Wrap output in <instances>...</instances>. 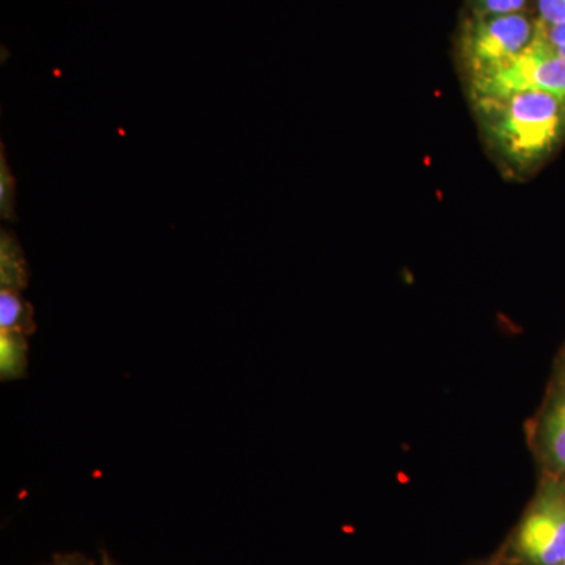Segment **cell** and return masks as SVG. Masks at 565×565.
<instances>
[{
	"instance_id": "obj_13",
	"label": "cell",
	"mask_w": 565,
	"mask_h": 565,
	"mask_svg": "<svg viewBox=\"0 0 565 565\" xmlns=\"http://www.w3.org/2000/svg\"><path fill=\"white\" fill-rule=\"evenodd\" d=\"M50 565H88L84 556L81 555H68V556H55L54 563Z\"/></svg>"
},
{
	"instance_id": "obj_4",
	"label": "cell",
	"mask_w": 565,
	"mask_h": 565,
	"mask_svg": "<svg viewBox=\"0 0 565 565\" xmlns=\"http://www.w3.org/2000/svg\"><path fill=\"white\" fill-rule=\"evenodd\" d=\"M471 102L509 93L539 90L565 99V57L546 46L535 28L533 43L501 68L467 81Z\"/></svg>"
},
{
	"instance_id": "obj_1",
	"label": "cell",
	"mask_w": 565,
	"mask_h": 565,
	"mask_svg": "<svg viewBox=\"0 0 565 565\" xmlns=\"http://www.w3.org/2000/svg\"><path fill=\"white\" fill-rule=\"evenodd\" d=\"M473 110L490 154L509 178L533 174L565 141V99L523 90L476 99Z\"/></svg>"
},
{
	"instance_id": "obj_2",
	"label": "cell",
	"mask_w": 565,
	"mask_h": 565,
	"mask_svg": "<svg viewBox=\"0 0 565 565\" xmlns=\"http://www.w3.org/2000/svg\"><path fill=\"white\" fill-rule=\"evenodd\" d=\"M537 21L531 14H476L462 22L457 35V61L465 79L508 65L533 43Z\"/></svg>"
},
{
	"instance_id": "obj_11",
	"label": "cell",
	"mask_w": 565,
	"mask_h": 565,
	"mask_svg": "<svg viewBox=\"0 0 565 565\" xmlns=\"http://www.w3.org/2000/svg\"><path fill=\"white\" fill-rule=\"evenodd\" d=\"M537 22L545 25L565 22V0H534Z\"/></svg>"
},
{
	"instance_id": "obj_7",
	"label": "cell",
	"mask_w": 565,
	"mask_h": 565,
	"mask_svg": "<svg viewBox=\"0 0 565 565\" xmlns=\"http://www.w3.org/2000/svg\"><path fill=\"white\" fill-rule=\"evenodd\" d=\"M28 363V334L0 330V379L7 382L24 377Z\"/></svg>"
},
{
	"instance_id": "obj_12",
	"label": "cell",
	"mask_w": 565,
	"mask_h": 565,
	"mask_svg": "<svg viewBox=\"0 0 565 565\" xmlns=\"http://www.w3.org/2000/svg\"><path fill=\"white\" fill-rule=\"evenodd\" d=\"M537 32L550 50L556 52L561 57H565V22L555 25H545L537 22Z\"/></svg>"
},
{
	"instance_id": "obj_8",
	"label": "cell",
	"mask_w": 565,
	"mask_h": 565,
	"mask_svg": "<svg viewBox=\"0 0 565 565\" xmlns=\"http://www.w3.org/2000/svg\"><path fill=\"white\" fill-rule=\"evenodd\" d=\"M35 329L32 305L22 299L20 291L0 289V330H14L29 337Z\"/></svg>"
},
{
	"instance_id": "obj_14",
	"label": "cell",
	"mask_w": 565,
	"mask_h": 565,
	"mask_svg": "<svg viewBox=\"0 0 565 565\" xmlns=\"http://www.w3.org/2000/svg\"><path fill=\"white\" fill-rule=\"evenodd\" d=\"M484 565H508L505 564V561L503 557H498V559L490 561V563H487Z\"/></svg>"
},
{
	"instance_id": "obj_3",
	"label": "cell",
	"mask_w": 565,
	"mask_h": 565,
	"mask_svg": "<svg viewBox=\"0 0 565 565\" xmlns=\"http://www.w3.org/2000/svg\"><path fill=\"white\" fill-rule=\"evenodd\" d=\"M508 559L516 565H564L565 481L542 475L533 500L509 541Z\"/></svg>"
},
{
	"instance_id": "obj_5",
	"label": "cell",
	"mask_w": 565,
	"mask_h": 565,
	"mask_svg": "<svg viewBox=\"0 0 565 565\" xmlns=\"http://www.w3.org/2000/svg\"><path fill=\"white\" fill-rule=\"evenodd\" d=\"M542 475L565 481V351L555 364L544 401L526 427Z\"/></svg>"
},
{
	"instance_id": "obj_16",
	"label": "cell",
	"mask_w": 565,
	"mask_h": 565,
	"mask_svg": "<svg viewBox=\"0 0 565 565\" xmlns=\"http://www.w3.org/2000/svg\"><path fill=\"white\" fill-rule=\"evenodd\" d=\"M564 565H565V563H564Z\"/></svg>"
},
{
	"instance_id": "obj_9",
	"label": "cell",
	"mask_w": 565,
	"mask_h": 565,
	"mask_svg": "<svg viewBox=\"0 0 565 565\" xmlns=\"http://www.w3.org/2000/svg\"><path fill=\"white\" fill-rule=\"evenodd\" d=\"M14 204H17L14 178L2 147V151H0V215L2 218L14 221Z\"/></svg>"
},
{
	"instance_id": "obj_6",
	"label": "cell",
	"mask_w": 565,
	"mask_h": 565,
	"mask_svg": "<svg viewBox=\"0 0 565 565\" xmlns=\"http://www.w3.org/2000/svg\"><path fill=\"white\" fill-rule=\"evenodd\" d=\"M28 286V264L20 241L2 230L0 237V288L22 291Z\"/></svg>"
},
{
	"instance_id": "obj_15",
	"label": "cell",
	"mask_w": 565,
	"mask_h": 565,
	"mask_svg": "<svg viewBox=\"0 0 565 565\" xmlns=\"http://www.w3.org/2000/svg\"><path fill=\"white\" fill-rule=\"evenodd\" d=\"M103 565H117V564H115L114 561H111L109 556L104 555L103 556Z\"/></svg>"
},
{
	"instance_id": "obj_10",
	"label": "cell",
	"mask_w": 565,
	"mask_h": 565,
	"mask_svg": "<svg viewBox=\"0 0 565 565\" xmlns=\"http://www.w3.org/2000/svg\"><path fill=\"white\" fill-rule=\"evenodd\" d=\"M534 0H467L470 13L511 14L525 13Z\"/></svg>"
}]
</instances>
